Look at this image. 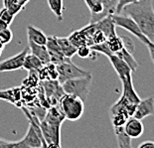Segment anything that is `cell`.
<instances>
[{
	"label": "cell",
	"mask_w": 154,
	"mask_h": 148,
	"mask_svg": "<svg viewBox=\"0 0 154 148\" xmlns=\"http://www.w3.org/2000/svg\"><path fill=\"white\" fill-rule=\"evenodd\" d=\"M117 1L119 0H103L104 2V12H103V17H106L107 15L114 14L116 13V8L117 5Z\"/></svg>",
	"instance_id": "cell-28"
},
{
	"label": "cell",
	"mask_w": 154,
	"mask_h": 148,
	"mask_svg": "<svg viewBox=\"0 0 154 148\" xmlns=\"http://www.w3.org/2000/svg\"><path fill=\"white\" fill-rule=\"evenodd\" d=\"M27 36L28 40L34 42L36 44L46 45V43H47L48 36H46V34L42 30L34 27L32 25L27 26Z\"/></svg>",
	"instance_id": "cell-20"
},
{
	"label": "cell",
	"mask_w": 154,
	"mask_h": 148,
	"mask_svg": "<svg viewBox=\"0 0 154 148\" xmlns=\"http://www.w3.org/2000/svg\"><path fill=\"white\" fill-rule=\"evenodd\" d=\"M61 126L40 120V128L47 147H61Z\"/></svg>",
	"instance_id": "cell-9"
},
{
	"label": "cell",
	"mask_w": 154,
	"mask_h": 148,
	"mask_svg": "<svg viewBox=\"0 0 154 148\" xmlns=\"http://www.w3.org/2000/svg\"><path fill=\"white\" fill-rule=\"evenodd\" d=\"M106 43L107 44V46H109V50L112 54H116L117 52H119L121 49L124 48L122 39L117 34L116 36H112V37L106 39Z\"/></svg>",
	"instance_id": "cell-27"
},
{
	"label": "cell",
	"mask_w": 154,
	"mask_h": 148,
	"mask_svg": "<svg viewBox=\"0 0 154 148\" xmlns=\"http://www.w3.org/2000/svg\"><path fill=\"white\" fill-rule=\"evenodd\" d=\"M94 50H91V48L88 45H83L80 46V47L77 48V55L79 57L83 58V59H87V58H91V55L94 54Z\"/></svg>",
	"instance_id": "cell-29"
},
{
	"label": "cell",
	"mask_w": 154,
	"mask_h": 148,
	"mask_svg": "<svg viewBox=\"0 0 154 148\" xmlns=\"http://www.w3.org/2000/svg\"><path fill=\"white\" fill-rule=\"evenodd\" d=\"M112 19L116 27L122 28L123 30L127 31L130 34H132L134 37H136L144 45H148L150 41L144 36V34L140 30L139 26L137 25V23L131 17L123 14V13H119V14L114 13V14H112Z\"/></svg>",
	"instance_id": "cell-6"
},
{
	"label": "cell",
	"mask_w": 154,
	"mask_h": 148,
	"mask_svg": "<svg viewBox=\"0 0 154 148\" xmlns=\"http://www.w3.org/2000/svg\"><path fill=\"white\" fill-rule=\"evenodd\" d=\"M62 113L66 119L70 121L79 120L85 111V101L77 95L65 94L59 100Z\"/></svg>",
	"instance_id": "cell-4"
},
{
	"label": "cell",
	"mask_w": 154,
	"mask_h": 148,
	"mask_svg": "<svg viewBox=\"0 0 154 148\" xmlns=\"http://www.w3.org/2000/svg\"><path fill=\"white\" fill-rule=\"evenodd\" d=\"M91 81H93V76L91 74L86 77L68 80L62 84V87L64 88L65 94L77 95L85 101L88 97Z\"/></svg>",
	"instance_id": "cell-5"
},
{
	"label": "cell",
	"mask_w": 154,
	"mask_h": 148,
	"mask_svg": "<svg viewBox=\"0 0 154 148\" xmlns=\"http://www.w3.org/2000/svg\"><path fill=\"white\" fill-rule=\"evenodd\" d=\"M121 13L128 15L139 26L150 42H154V8L152 0H139L124 6Z\"/></svg>",
	"instance_id": "cell-1"
},
{
	"label": "cell",
	"mask_w": 154,
	"mask_h": 148,
	"mask_svg": "<svg viewBox=\"0 0 154 148\" xmlns=\"http://www.w3.org/2000/svg\"><path fill=\"white\" fill-rule=\"evenodd\" d=\"M154 116V97H149L143 100H140V101L137 103V106L134 110L133 116L134 117L138 119H143L147 116Z\"/></svg>",
	"instance_id": "cell-13"
},
{
	"label": "cell",
	"mask_w": 154,
	"mask_h": 148,
	"mask_svg": "<svg viewBox=\"0 0 154 148\" xmlns=\"http://www.w3.org/2000/svg\"><path fill=\"white\" fill-rule=\"evenodd\" d=\"M12 39H13V33L9 29V27L0 30V42L4 46L6 44H8V43H10Z\"/></svg>",
	"instance_id": "cell-30"
},
{
	"label": "cell",
	"mask_w": 154,
	"mask_h": 148,
	"mask_svg": "<svg viewBox=\"0 0 154 148\" xmlns=\"http://www.w3.org/2000/svg\"><path fill=\"white\" fill-rule=\"evenodd\" d=\"M39 80L46 81V80H57L58 79V72L57 67L53 63H48L43 65L40 70L37 71Z\"/></svg>",
	"instance_id": "cell-19"
},
{
	"label": "cell",
	"mask_w": 154,
	"mask_h": 148,
	"mask_svg": "<svg viewBox=\"0 0 154 148\" xmlns=\"http://www.w3.org/2000/svg\"><path fill=\"white\" fill-rule=\"evenodd\" d=\"M121 39H122V42H123V45H124V48L127 49L130 53H133V51H134V44H133V42L132 40L130 39L128 36L127 37H121Z\"/></svg>",
	"instance_id": "cell-34"
},
{
	"label": "cell",
	"mask_w": 154,
	"mask_h": 148,
	"mask_svg": "<svg viewBox=\"0 0 154 148\" xmlns=\"http://www.w3.org/2000/svg\"><path fill=\"white\" fill-rule=\"evenodd\" d=\"M116 55L119 56L120 59H122V60L129 66V68L131 69L133 73L136 71L137 67H138V63H137V62L135 61V59L133 58L132 53H130L127 49L122 48L119 52H117Z\"/></svg>",
	"instance_id": "cell-25"
},
{
	"label": "cell",
	"mask_w": 154,
	"mask_h": 148,
	"mask_svg": "<svg viewBox=\"0 0 154 148\" xmlns=\"http://www.w3.org/2000/svg\"><path fill=\"white\" fill-rule=\"evenodd\" d=\"M43 65L44 64L42 63V61L40 59L29 52L24 59V64H23L22 69H24V70L28 72H31V71L37 72L38 70H40V69L43 67Z\"/></svg>",
	"instance_id": "cell-21"
},
{
	"label": "cell",
	"mask_w": 154,
	"mask_h": 148,
	"mask_svg": "<svg viewBox=\"0 0 154 148\" xmlns=\"http://www.w3.org/2000/svg\"><path fill=\"white\" fill-rule=\"evenodd\" d=\"M69 40L71 41V43L76 47H80V46L83 45H88V34L85 27L83 29H80V30H77L73 32L72 34L69 36Z\"/></svg>",
	"instance_id": "cell-22"
},
{
	"label": "cell",
	"mask_w": 154,
	"mask_h": 148,
	"mask_svg": "<svg viewBox=\"0 0 154 148\" xmlns=\"http://www.w3.org/2000/svg\"><path fill=\"white\" fill-rule=\"evenodd\" d=\"M64 0H47L49 8L54 13L59 21H63Z\"/></svg>",
	"instance_id": "cell-26"
},
{
	"label": "cell",
	"mask_w": 154,
	"mask_h": 148,
	"mask_svg": "<svg viewBox=\"0 0 154 148\" xmlns=\"http://www.w3.org/2000/svg\"><path fill=\"white\" fill-rule=\"evenodd\" d=\"M114 134L116 136L117 146L119 148H131V138L124 132L123 126L120 127H113Z\"/></svg>",
	"instance_id": "cell-23"
},
{
	"label": "cell",
	"mask_w": 154,
	"mask_h": 148,
	"mask_svg": "<svg viewBox=\"0 0 154 148\" xmlns=\"http://www.w3.org/2000/svg\"><path fill=\"white\" fill-rule=\"evenodd\" d=\"M85 3L88 6L91 12L90 23H96L103 18L104 12V2L103 0H85Z\"/></svg>",
	"instance_id": "cell-15"
},
{
	"label": "cell",
	"mask_w": 154,
	"mask_h": 148,
	"mask_svg": "<svg viewBox=\"0 0 154 148\" xmlns=\"http://www.w3.org/2000/svg\"><path fill=\"white\" fill-rule=\"evenodd\" d=\"M56 67H57V72H58L57 80L61 84L65 83L68 80H72V79L86 77V76L91 75L90 72L78 67L71 60H68L59 65H56Z\"/></svg>",
	"instance_id": "cell-7"
},
{
	"label": "cell",
	"mask_w": 154,
	"mask_h": 148,
	"mask_svg": "<svg viewBox=\"0 0 154 148\" xmlns=\"http://www.w3.org/2000/svg\"><path fill=\"white\" fill-rule=\"evenodd\" d=\"M139 148H154V142L152 141H145V142H142L141 144H139Z\"/></svg>",
	"instance_id": "cell-37"
},
{
	"label": "cell",
	"mask_w": 154,
	"mask_h": 148,
	"mask_svg": "<svg viewBox=\"0 0 154 148\" xmlns=\"http://www.w3.org/2000/svg\"><path fill=\"white\" fill-rule=\"evenodd\" d=\"M146 46H147V48H148L150 58H151V61L154 66V42H149L148 45H146Z\"/></svg>",
	"instance_id": "cell-35"
},
{
	"label": "cell",
	"mask_w": 154,
	"mask_h": 148,
	"mask_svg": "<svg viewBox=\"0 0 154 148\" xmlns=\"http://www.w3.org/2000/svg\"><path fill=\"white\" fill-rule=\"evenodd\" d=\"M139 0H119L117 1V5H116V14H119L122 11V9L124 8V6L128 5V4H131V3L134 2H137Z\"/></svg>",
	"instance_id": "cell-33"
},
{
	"label": "cell",
	"mask_w": 154,
	"mask_h": 148,
	"mask_svg": "<svg viewBox=\"0 0 154 148\" xmlns=\"http://www.w3.org/2000/svg\"><path fill=\"white\" fill-rule=\"evenodd\" d=\"M14 16H15V14H13V13L6 7H4L1 11H0V19H2V20L7 23L8 25L13 21Z\"/></svg>",
	"instance_id": "cell-32"
},
{
	"label": "cell",
	"mask_w": 154,
	"mask_h": 148,
	"mask_svg": "<svg viewBox=\"0 0 154 148\" xmlns=\"http://www.w3.org/2000/svg\"><path fill=\"white\" fill-rule=\"evenodd\" d=\"M7 27H9V25L7 23L3 21L2 19H0V30H2V29H4V28H7Z\"/></svg>",
	"instance_id": "cell-38"
},
{
	"label": "cell",
	"mask_w": 154,
	"mask_h": 148,
	"mask_svg": "<svg viewBox=\"0 0 154 148\" xmlns=\"http://www.w3.org/2000/svg\"><path fill=\"white\" fill-rule=\"evenodd\" d=\"M94 26L103 33L106 39H109L112 36L116 35V25L114 24L113 19H112V14L107 15L106 17H103V19H100L97 22L94 23Z\"/></svg>",
	"instance_id": "cell-16"
},
{
	"label": "cell",
	"mask_w": 154,
	"mask_h": 148,
	"mask_svg": "<svg viewBox=\"0 0 154 148\" xmlns=\"http://www.w3.org/2000/svg\"><path fill=\"white\" fill-rule=\"evenodd\" d=\"M49 56H50V62L55 65H59L63 62H66L68 60H71L70 58H67L63 54L61 50V47L59 45L57 37L55 36H49L47 37V43H46Z\"/></svg>",
	"instance_id": "cell-10"
},
{
	"label": "cell",
	"mask_w": 154,
	"mask_h": 148,
	"mask_svg": "<svg viewBox=\"0 0 154 148\" xmlns=\"http://www.w3.org/2000/svg\"><path fill=\"white\" fill-rule=\"evenodd\" d=\"M136 104L130 103L125 97L120 95L119 100L109 108V118L113 127L123 126L126 120L133 116Z\"/></svg>",
	"instance_id": "cell-3"
},
{
	"label": "cell",
	"mask_w": 154,
	"mask_h": 148,
	"mask_svg": "<svg viewBox=\"0 0 154 148\" xmlns=\"http://www.w3.org/2000/svg\"><path fill=\"white\" fill-rule=\"evenodd\" d=\"M109 60L110 62L111 66L113 67L114 71L116 72L117 76H119L120 82L123 80H127V79H132V70L129 68V66L124 62L122 59H120L119 56L116 54L109 55Z\"/></svg>",
	"instance_id": "cell-12"
},
{
	"label": "cell",
	"mask_w": 154,
	"mask_h": 148,
	"mask_svg": "<svg viewBox=\"0 0 154 148\" xmlns=\"http://www.w3.org/2000/svg\"><path fill=\"white\" fill-rule=\"evenodd\" d=\"M28 48L30 53L35 55L36 57H38L44 65L50 63V56H49L46 45H39L28 40Z\"/></svg>",
	"instance_id": "cell-18"
},
{
	"label": "cell",
	"mask_w": 154,
	"mask_h": 148,
	"mask_svg": "<svg viewBox=\"0 0 154 148\" xmlns=\"http://www.w3.org/2000/svg\"><path fill=\"white\" fill-rule=\"evenodd\" d=\"M123 128L124 132L131 139L140 137L144 132V125L141 119H138V118L134 116H130L126 120V122L123 125Z\"/></svg>",
	"instance_id": "cell-14"
},
{
	"label": "cell",
	"mask_w": 154,
	"mask_h": 148,
	"mask_svg": "<svg viewBox=\"0 0 154 148\" xmlns=\"http://www.w3.org/2000/svg\"><path fill=\"white\" fill-rule=\"evenodd\" d=\"M29 48H25L20 53L0 62V72H12L21 70L24 64V59L29 53Z\"/></svg>",
	"instance_id": "cell-11"
},
{
	"label": "cell",
	"mask_w": 154,
	"mask_h": 148,
	"mask_svg": "<svg viewBox=\"0 0 154 148\" xmlns=\"http://www.w3.org/2000/svg\"><path fill=\"white\" fill-rule=\"evenodd\" d=\"M65 119L66 118H65L63 113H62L59 104L49 107L47 113H46V116L44 117V120L47 121L48 123L56 124V125H62V123H63Z\"/></svg>",
	"instance_id": "cell-17"
},
{
	"label": "cell",
	"mask_w": 154,
	"mask_h": 148,
	"mask_svg": "<svg viewBox=\"0 0 154 148\" xmlns=\"http://www.w3.org/2000/svg\"><path fill=\"white\" fill-rule=\"evenodd\" d=\"M1 52H2V50H1V49H0V55H1Z\"/></svg>",
	"instance_id": "cell-39"
},
{
	"label": "cell",
	"mask_w": 154,
	"mask_h": 148,
	"mask_svg": "<svg viewBox=\"0 0 154 148\" xmlns=\"http://www.w3.org/2000/svg\"><path fill=\"white\" fill-rule=\"evenodd\" d=\"M57 40H58L59 45H60V47H61L62 52H63V54L66 56L67 58L71 59L75 54L77 53V47L72 44L71 41L69 40V38H66V37L58 38L57 37Z\"/></svg>",
	"instance_id": "cell-24"
},
{
	"label": "cell",
	"mask_w": 154,
	"mask_h": 148,
	"mask_svg": "<svg viewBox=\"0 0 154 148\" xmlns=\"http://www.w3.org/2000/svg\"><path fill=\"white\" fill-rule=\"evenodd\" d=\"M14 91H15V88H13V90L0 91V98L5 100L7 101H12L13 103V101H15L16 100H18V98H16V93H14Z\"/></svg>",
	"instance_id": "cell-31"
},
{
	"label": "cell",
	"mask_w": 154,
	"mask_h": 148,
	"mask_svg": "<svg viewBox=\"0 0 154 148\" xmlns=\"http://www.w3.org/2000/svg\"><path fill=\"white\" fill-rule=\"evenodd\" d=\"M16 142H9V141L0 138V147H15Z\"/></svg>",
	"instance_id": "cell-36"
},
{
	"label": "cell",
	"mask_w": 154,
	"mask_h": 148,
	"mask_svg": "<svg viewBox=\"0 0 154 148\" xmlns=\"http://www.w3.org/2000/svg\"><path fill=\"white\" fill-rule=\"evenodd\" d=\"M23 111H25L26 116L29 119V127L26 135L22 138L20 141L16 142L15 148H40L47 147L43 135L40 128V119H38L36 116H32L30 113L26 110V108H23Z\"/></svg>",
	"instance_id": "cell-2"
},
{
	"label": "cell",
	"mask_w": 154,
	"mask_h": 148,
	"mask_svg": "<svg viewBox=\"0 0 154 148\" xmlns=\"http://www.w3.org/2000/svg\"><path fill=\"white\" fill-rule=\"evenodd\" d=\"M42 82V88L44 90L48 106H56L59 103L60 98L65 94L62 84L58 80H46Z\"/></svg>",
	"instance_id": "cell-8"
}]
</instances>
